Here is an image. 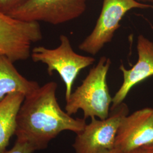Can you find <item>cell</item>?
<instances>
[{
    "label": "cell",
    "instance_id": "9a60e30c",
    "mask_svg": "<svg viewBox=\"0 0 153 153\" xmlns=\"http://www.w3.org/2000/svg\"><path fill=\"white\" fill-rule=\"evenodd\" d=\"M137 1L141 3H143V4H149V3H153V0H137Z\"/></svg>",
    "mask_w": 153,
    "mask_h": 153
},
{
    "label": "cell",
    "instance_id": "52a82bcc",
    "mask_svg": "<svg viewBox=\"0 0 153 153\" xmlns=\"http://www.w3.org/2000/svg\"><path fill=\"white\" fill-rule=\"evenodd\" d=\"M86 2L87 0H28L8 15L25 21L57 25L81 16Z\"/></svg>",
    "mask_w": 153,
    "mask_h": 153
},
{
    "label": "cell",
    "instance_id": "8fae6325",
    "mask_svg": "<svg viewBox=\"0 0 153 153\" xmlns=\"http://www.w3.org/2000/svg\"><path fill=\"white\" fill-rule=\"evenodd\" d=\"M25 98L22 93H11L0 102V153L5 151L16 134V117Z\"/></svg>",
    "mask_w": 153,
    "mask_h": 153
},
{
    "label": "cell",
    "instance_id": "7a4b0ae2",
    "mask_svg": "<svg viewBox=\"0 0 153 153\" xmlns=\"http://www.w3.org/2000/svg\"><path fill=\"white\" fill-rule=\"evenodd\" d=\"M111 65L109 58L105 56L100 58L81 85L66 100L65 109L69 115L75 114L81 109L85 119L98 117L103 120L108 117L112 98L109 94L107 76Z\"/></svg>",
    "mask_w": 153,
    "mask_h": 153
},
{
    "label": "cell",
    "instance_id": "7c38bea8",
    "mask_svg": "<svg viewBox=\"0 0 153 153\" xmlns=\"http://www.w3.org/2000/svg\"><path fill=\"white\" fill-rule=\"evenodd\" d=\"M28 0H0V13L8 15Z\"/></svg>",
    "mask_w": 153,
    "mask_h": 153
},
{
    "label": "cell",
    "instance_id": "2e32d148",
    "mask_svg": "<svg viewBox=\"0 0 153 153\" xmlns=\"http://www.w3.org/2000/svg\"><path fill=\"white\" fill-rule=\"evenodd\" d=\"M119 153L118 152H117L115 149H114V150H111V151H109V152H106V153Z\"/></svg>",
    "mask_w": 153,
    "mask_h": 153
},
{
    "label": "cell",
    "instance_id": "6da1fadb",
    "mask_svg": "<svg viewBox=\"0 0 153 153\" xmlns=\"http://www.w3.org/2000/svg\"><path fill=\"white\" fill-rule=\"evenodd\" d=\"M57 84L49 82L25 97L16 117V139L28 143L35 151L65 131L78 133L86 119L73 118L61 109L56 98Z\"/></svg>",
    "mask_w": 153,
    "mask_h": 153
},
{
    "label": "cell",
    "instance_id": "277c9868",
    "mask_svg": "<svg viewBox=\"0 0 153 153\" xmlns=\"http://www.w3.org/2000/svg\"><path fill=\"white\" fill-rule=\"evenodd\" d=\"M149 8H153V5L137 0H103L95 27L79 44V49L93 56L98 54L105 44L112 41L126 13L133 9Z\"/></svg>",
    "mask_w": 153,
    "mask_h": 153
},
{
    "label": "cell",
    "instance_id": "8992f818",
    "mask_svg": "<svg viewBox=\"0 0 153 153\" xmlns=\"http://www.w3.org/2000/svg\"><path fill=\"white\" fill-rule=\"evenodd\" d=\"M111 111L103 120L91 118V122L76 134L73 145L76 153H105L114 149L119 127L123 118L128 115L129 108L122 103Z\"/></svg>",
    "mask_w": 153,
    "mask_h": 153
},
{
    "label": "cell",
    "instance_id": "4fadbf2b",
    "mask_svg": "<svg viewBox=\"0 0 153 153\" xmlns=\"http://www.w3.org/2000/svg\"><path fill=\"white\" fill-rule=\"evenodd\" d=\"M35 149L28 143L16 139L14 146L9 150L4 151L1 153H33Z\"/></svg>",
    "mask_w": 153,
    "mask_h": 153
},
{
    "label": "cell",
    "instance_id": "30bf717a",
    "mask_svg": "<svg viewBox=\"0 0 153 153\" xmlns=\"http://www.w3.org/2000/svg\"><path fill=\"white\" fill-rule=\"evenodd\" d=\"M39 87L38 82L23 76L13 61L6 57L0 56V102L11 93H22L26 97Z\"/></svg>",
    "mask_w": 153,
    "mask_h": 153
},
{
    "label": "cell",
    "instance_id": "3957f363",
    "mask_svg": "<svg viewBox=\"0 0 153 153\" xmlns=\"http://www.w3.org/2000/svg\"><path fill=\"white\" fill-rule=\"evenodd\" d=\"M60 45L54 49L43 46L31 50V58L35 62H42L47 66L50 76L53 71L59 73L65 85L66 100L70 97L72 88L79 72L93 65L95 59L91 56L79 55L73 49L71 42L65 35L60 36Z\"/></svg>",
    "mask_w": 153,
    "mask_h": 153
},
{
    "label": "cell",
    "instance_id": "ba28073f",
    "mask_svg": "<svg viewBox=\"0 0 153 153\" xmlns=\"http://www.w3.org/2000/svg\"><path fill=\"white\" fill-rule=\"evenodd\" d=\"M153 144V108H145L126 115L121 122L115 148L119 153H131Z\"/></svg>",
    "mask_w": 153,
    "mask_h": 153
},
{
    "label": "cell",
    "instance_id": "5bb4252c",
    "mask_svg": "<svg viewBox=\"0 0 153 153\" xmlns=\"http://www.w3.org/2000/svg\"><path fill=\"white\" fill-rule=\"evenodd\" d=\"M131 153H153V144L142 147Z\"/></svg>",
    "mask_w": 153,
    "mask_h": 153
},
{
    "label": "cell",
    "instance_id": "9c48e42d",
    "mask_svg": "<svg viewBox=\"0 0 153 153\" xmlns=\"http://www.w3.org/2000/svg\"><path fill=\"white\" fill-rule=\"evenodd\" d=\"M138 60L131 69H126L121 65L119 69L123 74V82L112 98L111 110L123 103L132 88L150 76H153V42L143 35L137 38Z\"/></svg>",
    "mask_w": 153,
    "mask_h": 153
},
{
    "label": "cell",
    "instance_id": "5b68a950",
    "mask_svg": "<svg viewBox=\"0 0 153 153\" xmlns=\"http://www.w3.org/2000/svg\"><path fill=\"white\" fill-rule=\"evenodd\" d=\"M43 38L38 22L19 20L0 13V56L13 62L31 56V45Z\"/></svg>",
    "mask_w": 153,
    "mask_h": 153
}]
</instances>
